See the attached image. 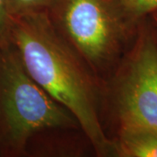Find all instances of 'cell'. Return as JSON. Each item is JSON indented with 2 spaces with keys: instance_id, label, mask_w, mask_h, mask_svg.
<instances>
[{
  "instance_id": "cell-1",
  "label": "cell",
  "mask_w": 157,
  "mask_h": 157,
  "mask_svg": "<svg viewBox=\"0 0 157 157\" xmlns=\"http://www.w3.org/2000/svg\"><path fill=\"white\" fill-rule=\"evenodd\" d=\"M9 39L42 89L78 121L98 156H113L103 117V82L57 30L47 11L11 17Z\"/></svg>"
},
{
  "instance_id": "cell-2",
  "label": "cell",
  "mask_w": 157,
  "mask_h": 157,
  "mask_svg": "<svg viewBox=\"0 0 157 157\" xmlns=\"http://www.w3.org/2000/svg\"><path fill=\"white\" fill-rule=\"evenodd\" d=\"M57 130L81 131L73 113L30 76L11 40L1 41L0 156L25 155L35 137Z\"/></svg>"
},
{
  "instance_id": "cell-3",
  "label": "cell",
  "mask_w": 157,
  "mask_h": 157,
  "mask_svg": "<svg viewBox=\"0 0 157 157\" xmlns=\"http://www.w3.org/2000/svg\"><path fill=\"white\" fill-rule=\"evenodd\" d=\"M103 117L114 133L157 132V31L150 17L139 24L117 67L104 80Z\"/></svg>"
},
{
  "instance_id": "cell-4",
  "label": "cell",
  "mask_w": 157,
  "mask_h": 157,
  "mask_svg": "<svg viewBox=\"0 0 157 157\" xmlns=\"http://www.w3.org/2000/svg\"><path fill=\"white\" fill-rule=\"evenodd\" d=\"M47 12L57 30L103 83L137 29L112 0H57Z\"/></svg>"
},
{
  "instance_id": "cell-5",
  "label": "cell",
  "mask_w": 157,
  "mask_h": 157,
  "mask_svg": "<svg viewBox=\"0 0 157 157\" xmlns=\"http://www.w3.org/2000/svg\"><path fill=\"white\" fill-rule=\"evenodd\" d=\"M116 157H157V132L145 129L120 130L111 137Z\"/></svg>"
},
{
  "instance_id": "cell-6",
  "label": "cell",
  "mask_w": 157,
  "mask_h": 157,
  "mask_svg": "<svg viewBox=\"0 0 157 157\" xmlns=\"http://www.w3.org/2000/svg\"><path fill=\"white\" fill-rule=\"evenodd\" d=\"M125 19L135 28L157 12V0H112Z\"/></svg>"
},
{
  "instance_id": "cell-7",
  "label": "cell",
  "mask_w": 157,
  "mask_h": 157,
  "mask_svg": "<svg viewBox=\"0 0 157 157\" xmlns=\"http://www.w3.org/2000/svg\"><path fill=\"white\" fill-rule=\"evenodd\" d=\"M57 0H8V7L11 17L25 14L47 11Z\"/></svg>"
},
{
  "instance_id": "cell-8",
  "label": "cell",
  "mask_w": 157,
  "mask_h": 157,
  "mask_svg": "<svg viewBox=\"0 0 157 157\" xmlns=\"http://www.w3.org/2000/svg\"><path fill=\"white\" fill-rule=\"evenodd\" d=\"M11 21L8 0H0V42L9 39Z\"/></svg>"
},
{
  "instance_id": "cell-9",
  "label": "cell",
  "mask_w": 157,
  "mask_h": 157,
  "mask_svg": "<svg viewBox=\"0 0 157 157\" xmlns=\"http://www.w3.org/2000/svg\"><path fill=\"white\" fill-rule=\"evenodd\" d=\"M149 17L151 18L152 22H153V24H154V25H155V29H156L157 31V12L152 14Z\"/></svg>"
}]
</instances>
